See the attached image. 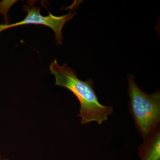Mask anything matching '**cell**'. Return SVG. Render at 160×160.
<instances>
[{
    "mask_svg": "<svg viewBox=\"0 0 160 160\" xmlns=\"http://www.w3.org/2000/svg\"><path fill=\"white\" fill-rule=\"evenodd\" d=\"M49 70L55 79V86L62 87L71 91L80 103L79 114L82 124L96 122L101 125L108 120L113 112L111 106H106L100 103L91 79L82 81L78 78L74 70L66 64L61 66L55 60L49 66Z\"/></svg>",
    "mask_w": 160,
    "mask_h": 160,
    "instance_id": "cell-1",
    "label": "cell"
},
{
    "mask_svg": "<svg viewBox=\"0 0 160 160\" xmlns=\"http://www.w3.org/2000/svg\"><path fill=\"white\" fill-rule=\"evenodd\" d=\"M127 78L129 111L136 128L144 140L160 126V91L146 94L136 84L134 75H128Z\"/></svg>",
    "mask_w": 160,
    "mask_h": 160,
    "instance_id": "cell-2",
    "label": "cell"
},
{
    "mask_svg": "<svg viewBox=\"0 0 160 160\" xmlns=\"http://www.w3.org/2000/svg\"><path fill=\"white\" fill-rule=\"evenodd\" d=\"M34 3L33 2H29L28 5L23 6V9L27 12V15L22 20L11 24H1L0 32L7 29L23 25L30 24L43 25L49 27L53 30L57 43L62 46L63 26L76 14V12H73V5H72L70 11L67 14L61 16H55L51 12H49L48 16H44L41 14L40 7L39 6L35 7Z\"/></svg>",
    "mask_w": 160,
    "mask_h": 160,
    "instance_id": "cell-3",
    "label": "cell"
},
{
    "mask_svg": "<svg viewBox=\"0 0 160 160\" xmlns=\"http://www.w3.org/2000/svg\"><path fill=\"white\" fill-rule=\"evenodd\" d=\"M141 160H160V127L158 126L138 148Z\"/></svg>",
    "mask_w": 160,
    "mask_h": 160,
    "instance_id": "cell-4",
    "label": "cell"
},
{
    "mask_svg": "<svg viewBox=\"0 0 160 160\" xmlns=\"http://www.w3.org/2000/svg\"><path fill=\"white\" fill-rule=\"evenodd\" d=\"M17 1H2L0 2V14L3 15L4 17L5 24H9V18L8 16V12L9 8Z\"/></svg>",
    "mask_w": 160,
    "mask_h": 160,
    "instance_id": "cell-5",
    "label": "cell"
},
{
    "mask_svg": "<svg viewBox=\"0 0 160 160\" xmlns=\"http://www.w3.org/2000/svg\"><path fill=\"white\" fill-rule=\"evenodd\" d=\"M2 160H9L6 159H2Z\"/></svg>",
    "mask_w": 160,
    "mask_h": 160,
    "instance_id": "cell-6",
    "label": "cell"
},
{
    "mask_svg": "<svg viewBox=\"0 0 160 160\" xmlns=\"http://www.w3.org/2000/svg\"><path fill=\"white\" fill-rule=\"evenodd\" d=\"M0 160H2V159H1V156H0Z\"/></svg>",
    "mask_w": 160,
    "mask_h": 160,
    "instance_id": "cell-7",
    "label": "cell"
}]
</instances>
